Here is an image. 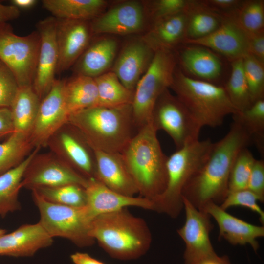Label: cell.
Wrapping results in <instances>:
<instances>
[{"mask_svg":"<svg viewBox=\"0 0 264 264\" xmlns=\"http://www.w3.org/2000/svg\"><path fill=\"white\" fill-rule=\"evenodd\" d=\"M64 96L69 116L88 108L96 106L98 102L97 86L93 78L74 75L65 80Z\"/></svg>","mask_w":264,"mask_h":264,"instance_id":"obj_28","label":"cell"},{"mask_svg":"<svg viewBox=\"0 0 264 264\" xmlns=\"http://www.w3.org/2000/svg\"><path fill=\"white\" fill-rule=\"evenodd\" d=\"M67 123L78 130L93 149L108 153L121 154L137 132L132 104L88 108L70 115Z\"/></svg>","mask_w":264,"mask_h":264,"instance_id":"obj_2","label":"cell"},{"mask_svg":"<svg viewBox=\"0 0 264 264\" xmlns=\"http://www.w3.org/2000/svg\"><path fill=\"white\" fill-rule=\"evenodd\" d=\"M170 88L202 127L220 126L238 111L223 86L190 77L177 66Z\"/></svg>","mask_w":264,"mask_h":264,"instance_id":"obj_5","label":"cell"},{"mask_svg":"<svg viewBox=\"0 0 264 264\" xmlns=\"http://www.w3.org/2000/svg\"><path fill=\"white\" fill-rule=\"evenodd\" d=\"M151 121L157 131L163 130L170 136L176 150L198 140L202 128L169 88L166 89L157 100Z\"/></svg>","mask_w":264,"mask_h":264,"instance_id":"obj_10","label":"cell"},{"mask_svg":"<svg viewBox=\"0 0 264 264\" xmlns=\"http://www.w3.org/2000/svg\"><path fill=\"white\" fill-rule=\"evenodd\" d=\"M197 264H233L227 255L219 256L217 254L206 258Z\"/></svg>","mask_w":264,"mask_h":264,"instance_id":"obj_49","label":"cell"},{"mask_svg":"<svg viewBox=\"0 0 264 264\" xmlns=\"http://www.w3.org/2000/svg\"><path fill=\"white\" fill-rule=\"evenodd\" d=\"M5 233H6V230L5 229L0 228V236L3 235Z\"/></svg>","mask_w":264,"mask_h":264,"instance_id":"obj_51","label":"cell"},{"mask_svg":"<svg viewBox=\"0 0 264 264\" xmlns=\"http://www.w3.org/2000/svg\"><path fill=\"white\" fill-rule=\"evenodd\" d=\"M90 21L56 19L57 72L72 67L92 39Z\"/></svg>","mask_w":264,"mask_h":264,"instance_id":"obj_19","label":"cell"},{"mask_svg":"<svg viewBox=\"0 0 264 264\" xmlns=\"http://www.w3.org/2000/svg\"><path fill=\"white\" fill-rule=\"evenodd\" d=\"M151 121L141 128L121 154L140 197L152 200L165 190L167 156Z\"/></svg>","mask_w":264,"mask_h":264,"instance_id":"obj_4","label":"cell"},{"mask_svg":"<svg viewBox=\"0 0 264 264\" xmlns=\"http://www.w3.org/2000/svg\"><path fill=\"white\" fill-rule=\"evenodd\" d=\"M243 68L249 90L254 102L264 98V63L251 55L242 59Z\"/></svg>","mask_w":264,"mask_h":264,"instance_id":"obj_39","label":"cell"},{"mask_svg":"<svg viewBox=\"0 0 264 264\" xmlns=\"http://www.w3.org/2000/svg\"><path fill=\"white\" fill-rule=\"evenodd\" d=\"M213 145L210 139H198L176 150L167 157L166 186L160 195L151 200L153 211L174 219L180 215L183 209V189L206 161Z\"/></svg>","mask_w":264,"mask_h":264,"instance_id":"obj_6","label":"cell"},{"mask_svg":"<svg viewBox=\"0 0 264 264\" xmlns=\"http://www.w3.org/2000/svg\"><path fill=\"white\" fill-rule=\"evenodd\" d=\"M186 20L185 11L161 19L141 35L154 52L174 51L186 40Z\"/></svg>","mask_w":264,"mask_h":264,"instance_id":"obj_26","label":"cell"},{"mask_svg":"<svg viewBox=\"0 0 264 264\" xmlns=\"http://www.w3.org/2000/svg\"><path fill=\"white\" fill-rule=\"evenodd\" d=\"M41 101L32 86L19 87L9 108L14 132L29 135L37 116Z\"/></svg>","mask_w":264,"mask_h":264,"instance_id":"obj_30","label":"cell"},{"mask_svg":"<svg viewBox=\"0 0 264 264\" xmlns=\"http://www.w3.org/2000/svg\"><path fill=\"white\" fill-rule=\"evenodd\" d=\"M238 123L264 154V98L255 101L248 109L232 115Z\"/></svg>","mask_w":264,"mask_h":264,"instance_id":"obj_34","label":"cell"},{"mask_svg":"<svg viewBox=\"0 0 264 264\" xmlns=\"http://www.w3.org/2000/svg\"><path fill=\"white\" fill-rule=\"evenodd\" d=\"M191 44L206 47L230 62L243 59L249 54L248 35L231 17L223 18L220 26L203 38L186 41Z\"/></svg>","mask_w":264,"mask_h":264,"instance_id":"obj_20","label":"cell"},{"mask_svg":"<svg viewBox=\"0 0 264 264\" xmlns=\"http://www.w3.org/2000/svg\"><path fill=\"white\" fill-rule=\"evenodd\" d=\"M65 80H55L48 93L41 101L37 116L29 134L34 147H47L50 138L67 123L64 86Z\"/></svg>","mask_w":264,"mask_h":264,"instance_id":"obj_15","label":"cell"},{"mask_svg":"<svg viewBox=\"0 0 264 264\" xmlns=\"http://www.w3.org/2000/svg\"><path fill=\"white\" fill-rule=\"evenodd\" d=\"M248 35L264 31V0H243L231 16Z\"/></svg>","mask_w":264,"mask_h":264,"instance_id":"obj_36","label":"cell"},{"mask_svg":"<svg viewBox=\"0 0 264 264\" xmlns=\"http://www.w3.org/2000/svg\"><path fill=\"white\" fill-rule=\"evenodd\" d=\"M230 73L223 87L229 99L238 111L249 108L254 103L245 78L242 59L230 62Z\"/></svg>","mask_w":264,"mask_h":264,"instance_id":"obj_35","label":"cell"},{"mask_svg":"<svg viewBox=\"0 0 264 264\" xmlns=\"http://www.w3.org/2000/svg\"><path fill=\"white\" fill-rule=\"evenodd\" d=\"M73 65L75 75L97 77L110 71L119 50L115 36L96 35Z\"/></svg>","mask_w":264,"mask_h":264,"instance_id":"obj_22","label":"cell"},{"mask_svg":"<svg viewBox=\"0 0 264 264\" xmlns=\"http://www.w3.org/2000/svg\"><path fill=\"white\" fill-rule=\"evenodd\" d=\"M19 88L15 76L0 60V107H10Z\"/></svg>","mask_w":264,"mask_h":264,"instance_id":"obj_42","label":"cell"},{"mask_svg":"<svg viewBox=\"0 0 264 264\" xmlns=\"http://www.w3.org/2000/svg\"><path fill=\"white\" fill-rule=\"evenodd\" d=\"M143 2L149 28L159 20L185 12L189 0H143Z\"/></svg>","mask_w":264,"mask_h":264,"instance_id":"obj_40","label":"cell"},{"mask_svg":"<svg viewBox=\"0 0 264 264\" xmlns=\"http://www.w3.org/2000/svg\"><path fill=\"white\" fill-rule=\"evenodd\" d=\"M33 189L45 200L54 203L75 207H83L86 204L85 188L77 184Z\"/></svg>","mask_w":264,"mask_h":264,"instance_id":"obj_37","label":"cell"},{"mask_svg":"<svg viewBox=\"0 0 264 264\" xmlns=\"http://www.w3.org/2000/svg\"><path fill=\"white\" fill-rule=\"evenodd\" d=\"M98 91L97 106L115 107L132 104L134 91L129 90L110 70L94 78Z\"/></svg>","mask_w":264,"mask_h":264,"instance_id":"obj_32","label":"cell"},{"mask_svg":"<svg viewBox=\"0 0 264 264\" xmlns=\"http://www.w3.org/2000/svg\"><path fill=\"white\" fill-rule=\"evenodd\" d=\"M41 149L35 148L20 164L0 175V217L20 208L18 195L25 172L34 156Z\"/></svg>","mask_w":264,"mask_h":264,"instance_id":"obj_29","label":"cell"},{"mask_svg":"<svg viewBox=\"0 0 264 264\" xmlns=\"http://www.w3.org/2000/svg\"><path fill=\"white\" fill-rule=\"evenodd\" d=\"M89 234L110 257L121 260L143 256L149 250L152 240L145 220L126 208L93 218Z\"/></svg>","mask_w":264,"mask_h":264,"instance_id":"obj_3","label":"cell"},{"mask_svg":"<svg viewBox=\"0 0 264 264\" xmlns=\"http://www.w3.org/2000/svg\"><path fill=\"white\" fill-rule=\"evenodd\" d=\"M176 66L173 51L160 50L154 52L150 66L134 90L132 114L137 131L151 121L154 105L161 94L170 88Z\"/></svg>","mask_w":264,"mask_h":264,"instance_id":"obj_7","label":"cell"},{"mask_svg":"<svg viewBox=\"0 0 264 264\" xmlns=\"http://www.w3.org/2000/svg\"><path fill=\"white\" fill-rule=\"evenodd\" d=\"M51 152L87 179L95 177L94 152L82 133L66 123L49 140Z\"/></svg>","mask_w":264,"mask_h":264,"instance_id":"obj_12","label":"cell"},{"mask_svg":"<svg viewBox=\"0 0 264 264\" xmlns=\"http://www.w3.org/2000/svg\"><path fill=\"white\" fill-rule=\"evenodd\" d=\"M257 196L247 189L229 192L220 205L221 208L226 210L233 206L247 208L259 215L262 224L264 223V212L258 205Z\"/></svg>","mask_w":264,"mask_h":264,"instance_id":"obj_41","label":"cell"},{"mask_svg":"<svg viewBox=\"0 0 264 264\" xmlns=\"http://www.w3.org/2000/svg\"><path fill=\"white\" fill-rule=\"evenodd\" d=\"M247 189L253 193L259 201H264V161L255 159L248 180Z\"/></svg>","mask_w":264,"mask_h":264,"instance_id":"obj_43","label":"cell"},{"mask_svg":"<svg viewBox=\"0 0 264 264\" xmlns=\"http://www.w3.org/2000/svg\"><path fill=\"white\" fill-rule=\"evenodd\" d=\"M53 241L40 222L24 224L0 236V255L31 256L39 249L50 246Z\"/></svg>","mask_w":264,"mask_h":264,"instance_id":"obj_25","label":"cell"},{"mask_svg":"<svg viewBox=\"0 0 264 264\" xmlns=\"http://www.w3.org/2000/svg\"><path fill=\"white\" fill-rule=\"evenodd\" d=\"M32 191L40 213L39 222L50 236L66 239L79 247L94 243L89 234L91 220L86 206L75 207L54 203L44 198L35 189Z\"/></svg>","mask_w":264,"mask_h":264,"instance_id":"obj_8","label":"cell"},{"mask_svg":"<svg viewBox=\"0 0 264 264\" xmlns=\"http://www.w3.org/2000/svg\"><path fill=\"white\" fill-rule=\"evenodd\" d=\"M56 18L46 17L37 24L40 46L32 88L41 100L51 88L55 81L58 63V50L56 38Z\"/></svg>","mask_w":264,"mask_h":264,"instance_id":"obj_17","label":"cell"},{"mask_svg":"<svg viewBox=\"0 0 264 264\" xmlns=\"http://www.w3.org/2000/svg\"><path fill=\"white\" fill-rule=\"evenodd\" d=\"M214 219L218 224L219 238H222L233 245H250L257 253L259 248L257 241L264 236V226L254 225L229 214L213 203L201 210Z\"/></svg>","mask_w":264,"mask_h":264,"instance_id":"obj_23","label":"cell"},{"mask_svg":"<svg viewBox=\"0 0 264 264\" xmlns=\"http://www.w3.org/2000/svg\"><path fill=\"white\" fill-rule=\"evenodd\" d=\"M34 148L29 135L14 132L0 143V175L20 164Z\"/></svg>","mask_w":264,"mask_h":264,"instance_id":"obj_33","label":"cell"},{"mask_svg":"<svg viewBox=\"0 0 264 264\" xmlns=\"http://www.w3.org/2000/svg\"><path fill=\"white\" fill-rule=\"evenodd\" d=\"M43 7L58 19L90 21L108 7L105 0H43Z\"/></svg>","mask_w":264,"mask_h":264,"instance_id":"obj_27","label":"cell"},{"mask_svg":"<svg viewBox=\"0 0 264 264\" xmlns=\"http://www.w3.org/2000/svg\"><path fill=\"white\" fill-rule=\"evenodd\" d=\"M93 149L96 159L94 178L110 190L124 195L134 196L138 193L121 154Z\"/></svg>","mask_w":264,"mask_h":264,"instance_id":"obj_24","label":"cell"},{"mask_svg":"<svg viewBox=\"0 0 264 264\" xmlns=\"http://www.w3.org/2000/svg\"><path fill=\"white\" fill-rule=\"evenodd\" d=\"M88 180L50 152L34 156L25 172L21 185L22 188L31 190L70 184L85 188Z\"/></svg>","mask_w":264,"mask_h":264,"instance_id":"obj_14","label":"cell"},{"mask_svg":"<svg viewBox=\"0 0 264 264\" xmlns=\"http://www.w3.org/2000/svg\"><path fill=\"white\" fill-rule=\"evenodd\" d=\"M177 66L192 78L223 86L224 63L220 55L199 45L183 44L174 51Z\"/></svg>","mask_w":264,"mask_h":264,"instance_id":"obj_16","label":"cell"},{"mask_svg":"<svg viewBox=\"0 0 264 264\" xmlns=\"http://www.w3.org/2000/svg\"><path fill=\"white\" fill-rule=\"evenodd\" d=\"M185 13L187 20L185 41L199 39L210 35L220 26L223 20L221 16L205 7L200 0H189Z\"/></svg>","mask_w":264,"mask_h":264,"instance_id":"obj_31","label":"cell"},{"mask_svg":"<svg viewBox=\"0 0 264 264\" xmlns=\"http://www.w3.org/2000/svg\"><path fill=\"white\" fill-rule=\"evenodd\" d=\"M14 131L10 108L0 107V140L8 137Z\"/></svg>","mask_w":264,"mask_h":264,"instance_id":"obj_46","label":"cell"},{"mask_svg":"<svg viewBox=\"0 0 264 264\" xmlns=\"http://www.w3.org/2000/svg\"><path fill=\"white\" fill-rule=\"evenodd\" d=\"M182 199L185 221L177 232L185 245L184 264H197L217 254L210 238L214 226L208 214L196 208L184 198Z\"/></svg>","mask_w":264,"mask_h":264,"instance_id":"obj_13","label":"cell"},{"mask_svg":"<svg viewBox=\"0 0 264 264\" xmlns=\"http://www.w3.org/2000/svg\"><path fill=\"white\" fill-rule=\"evenodd\" d=\"M242 0H200L209 10L223 18L232 16L240 7Z\"/></svg>","mask_w":264,"mask_h":264,"instance_id":"obj_44","label":"cell"},{"mask_svg":"<svg viewBox=\"0 0 264 264\" xmlns=\"http://www.w3.org/2000/svg\"><path fill=\"white\" fill-rule=\"evenodd\" d=\"M251 142L244 130L233 121L227 133L214 143L207 159L184 187L182 197L199 210L210 203L220 205L228 193L234 161Z\"/></svg>","mask_w":264,"mask_h":264,"instance_id":"obj_1","label":"cell"},{"mask_svg":"<svg viewBox=\"0 0 264 264\" xmlns=\"http://www.w3.org/2000/svg\"><path fill=\"white\" fill-rule=\"evenodd\" d=\"M255 159L247 147L239 152L230 172L228 193L247 189Z\"/></svg>","mask_w":264,"mask_h":264,"instance_id":"obj_38","label":"cell"},{"mask_svg":"<svg viewBox=\"0 0 264 264\" xmlns=\"http://www.w3.org/2000/svg\"><path fill=\"white\" fill-rule=\"evenodd\" d=\"M248 35L249 54L264 63V31Z\"/></svg>","mask_w":264,"mask_h":264,"instance_id":"obj_45","label":"cell"},{"mask_svg":"<svg viewBox=\"0 0 264 264\" xmlns=\"http://www.w3.org/2000/svg\"><path fill=\"white\" fill-rule=\"evenodd\" d=\"M154 52L141 35L136 36L128 40L119 49L110 70L126 88L134 91L150 66Z\"/></svg>","mask_w":264,"mask_h":264,"instance_id":"obj_18","label":"cell"},{"mask_svg":"<svg viewBox=\"0 0 264 264\" xmlns=\"http://www.w3.org/2000/svg\"><path fill=\"white\" fill-rule=\"evenodd\" d=\"M85 190L86 207L91 220L97 216L113 212L129 206L152 210V201L142 197L128 196L106 187L94 178L88 179Z\"/></svg>","mask_w":264,"mask_h":264,"instance_id":"obj_21","label":"cell"},{"mask_svg":"<svg viewBox=\"0 0 264 264\" xmlns=\"http://www.w3.org/2000/svg\"><path fill=\"white\" fill-rule=\"evenodd\" d=\"M12 5L20 9H27L32 8L37 2L36 0H12Z\"/></svg>","mask_w":264,"mask_h":264,"instance_id":"obj_50","label":"cell"},{"mask_svg":"<svg viewBox=\"0 0 264 264\" xmlns=\"http://www.w3.org/2000/svg\"><path fill=\"white\" fill-rule=\"evenodd\" d=\"M20 14V10L16 6L6 5L0 2V22H7L17 19Z\"/></svg>","mask_w":264,"mask_h":264,"instance_id":"obj_47","label":"cell"},{"mask_svg":"<svg viewBox=\"0 0 264 264\" xmlns=\"http://www.w3.org/2000/svg\"><path fill=\"white\" fill-rule=\"evenodd\" d=\"M74 264H106L86 253L76 252L70 256Z\"/></svg>","mask_w":264,"mask_h":264,"instance_id":"obj_48","label":"cell"},{"mask_svg":"<svg viewBox=\"0 0 264 264\" xmlns=\"http://www.w3.org/2000/svg\"><path fill=\"white\" fill-rule=\"evenodd\" d=\"M40 46L37 30L19 36L7 22H0V60L11 70L19 87L32 86Z\"/></svg>","mask_w":264,"mask_h":264,"instance_id":"obj_9","label":"cell"},{"mask_svg":"<svg viewBox=\"0 0 264 264\" xmlns=\"http://www.w3.org/2000/svg\"><path fill=\"white\" fill-rule=\"evenodd\" d=\"M93 36H126L144 33L149 27L143 0L114 2L90 21Z\"/></svg>","mask_w":264,"mask_h":264,"instance_id":"obj_11","label":"cell"}]
</instances>
